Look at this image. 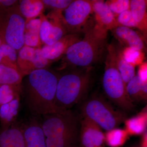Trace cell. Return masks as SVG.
Listing matches in <instances>:
<instances>
[{
	"mask_svg": "<svg viewBox=\"0 0 147 147\" xmlns=\"http://www.w3.org/2000/svg\"><path fill=\"white\" fill-rule=\"evenodd\" d=\"M59 76L47 68L34 70L24 76L21 93L32 117L38 118L56 113L55 102Z\"/></svg>",
	"mask_w": 147,
	"mask_h": 147,
	"instance_id": "1",
	"label": "cell"
},
{
	"mask_svg": "<svg viewBox=\"0 0 147 147\" xmlns=\"http://www.w3.org/2000/svg\"><path fill=\"white\" fill-rule=\"evenodd\" d=\"M108 31L95 24L85 33L84 37L68 48L63 57L60 69L68 66L92 68L107 50Z\"/></svg>",
	"mask_w": 147,
	"mask_h": 147,
	"instance_id": "2",
	"label": "cell"
},
{
	"mask_svg": "<svg viewBox=\"0 0 147 147\" xmlns=\"http://www.w3.org/2000/svg\"><path fill=\"white\" fill-rule=\"evenodd\" d=\"M40 121L47 147H76L79 143L80 121L71 110L42 116Z\"/></svg>",
	"mask_w": 147,
	"mask_h": 147,
	"instance_id": "3",
	"label": "cell"
},
{
	"mask_svg": "<svg viewBox=\"0 0 147 147\" xmlns=\"http://www.w3.org/2000/svg\"><path fill=\"white\" fill-rule=\"evenodd\" d=\"M92 69H73L59 76L55 102L56 113L70 110L82 100L89 88Z\"/></svg>",
	"mask_w": 147,
	"mask_h": 147,
	"instance_id": "4",
	"label": "cell"
},
{
	"mask_svg": "<svg viewBox=\"0 0 147 147\" xmlns=\"http://www.w3.org/2000/svg\"><path fill=\"white\" fill-rule=\"evenodd\" d=\"M115 47L113 44L107 46L102 87L108 99L123 111L130 112L134 109V105L129 97L126 86L118 69L116 60Z\"/></svg>",
	"mask_w": 147,
	"mask_h": 147,
	"instance_id": "5",
	"label": "cell"
},
{
	"mask_svg": "<svg viewBox=\"0 0 147 147\" xmlns=\"http://www.w3.org/2000/svg\"><path fill=\"white\" fill-rule=\"evenodd\" d=\"M84 117L89 119L106 131L117 128L127 119L124 111L116 110L100 96L93 95L82 107Z\"/></svg>",
	"mask_w": 147,
	"mask_h": 147,
	"instance_id": "6",
	"label": "cell"
},
{
	"mask_svg": "<svg viewBox=\"0 0 147 147\" xmlns=\"http://www.w3.org/2000/svg\"><path fill=\"white\" fill-rule=\"evenodd\" d=\"M67 34H80L89 30L88 25L93 13L92 1H72L67 8L57 11Z\"/></svg>",
	"mask_w": 147,
	"mask_h": 147,
	"instance_id": "7",
	"label": "cell"
},
{
	"mask_svg": "<svg viewBox=\"0 0 147 147\" xmlns=\"http://www.w3.org/2000/svg\"><path fill=\"white\" fill-rule=\"evenodd\" d=\"M18 4L0 12V33L4 42L17 51L24 45L26 20L19 11Z\"/></svg>",
	"mask_w": 147,
	"mask_h": 147,
	"instance_id": "8",
	"label": "cell"
},
{
	"mask_svg": "<svg viewBox=\"0 0 147 147\" xmlns=\"http://www.w3.org/2000/svg\"><path fill=\"white\" fill-rule=\"evenodd\" d=\"M51 63L42 56L40 48L24 45L18 51L17 67L19 71L24 76L34 70L47 68Z\"/></svg>",
	"mask_w": 147,
	"mask_h": 147,
	"instance_id": "9",
	"label": "cell"
},
{
	"mask_svg": "<svg viewBox=\"0 0 147 147\" xmlns=\"http://www.w3.org/2000/svg\"><path fill=\"white\" fill-rule=\"evenodd\" d=\"M39 31L40 41L44 45H50L67 34L57 11H53L47 16L41 14Z\"/></svg>",
	"mask_w": 147,
	"mask_h": 147,
	"instance_id": "10",
	"label": "cell"
},
{
	"mask_svg": "<svg viewBox=\"0 0 147 147\" xmlns=\"http://www.w3.org/2000/svg\"><path fill=\"white\" fill-rule=\"evenodd\" d=\"M105 142V134L97 124L86 117L80 121L79 147L102 146Z\"/></svg>",
	"mask_w": 147,
	"mask_h": 147,
	"instance_id": "11",
	"label": "cell"
},
{
	"mask_svg": "<svg viewBox=\"0 0 147 147\" xmlns=\"http://www.w3.org/2000/svg\"><path fill=\"white\" fill-rule=\"evenodd\" d=\"M80 34H67L50 45H44L40 48L41 54L51 62L63 57L69 48L82 39Z\"/></svg>",
	"mask_w": 147,
	"mask_h": 147,
	"instance_id": "12",
	"label": "cell"
},
{
	"mask_svg": "<svg viewBox=\"0 0 147 147\" xmlns=\"http://www.w3.org/2000/svg\"><path fill=\"white\" fill-rule=\"evenodd\" d=\"M21 127L25 147H47L45 136L38 118L32 117Z\"/></svg>",
	"mask_w": 147,
	"mask_h": 147,
	"instance_id": "13",
	"label": "cell"
},
{
	"mask_svg": "<svg viewBox=\"0 0 147 147\" xmlns=\"http://www.w3.org/2000/svg\"><path fill=\"white\" fill-rule=\"evenodd\" d=\"M92 8L96 25L108 31L119 26L117 19L105 2L92 1Z\"/></svg>",
	"mask_w": 147,
	"mask_h": 147,
	"instance_id": "14",
	"label": "cell"
},
{
	"mask_svg": "<svg viewBox=\"0 0 147 147\" xmlns=\"http://www.w3.org/2000/svg\"><path fill=\"white\" fill-rule=\"evenodd\" d=\"M111 31L116 38L126 47L141 52L144 49V40L141 36L133 29L118 26Z\"/></svg>",
	"mask_w": 147,
	"mask_h": 147,
	"instance_id": "15",
	"label": "cell"
},
{
	"mask_svg": "<svg viewBox=\"0 0 147 147\" xmlns=\"http://www.w3.org/2000/svg\"><path fill=\"white\" fill-rule=\"evenodd\" d=\"M21 94L17 95L0 107L1 129H5L14 124L21 106Z\"/></svg>",
	"mask_w": 147,
	"mask_h": 147,
	"instance_id": "16",
	"label": "cell"
},
{
	"mask_svg": "<svg viewBox=\"0 0 147 147\" xmlns=\"http://www.w3.org/2000/svg\"><path fill=\"white\" fill-rule=\"evenodd\" d=\"M0 147H25L21 126L15 124L0 131Z\"/></svg>",
	"mask_w": 147,
	"mask_h": 147,
	"instance_id": "17",
	"label": "cell"
},
{
	"mask_svg": "<svg viewBox=\"0 0 147 147\" xmlns=\"http://www.w3.org/2000/svg\"><path fill=\"white\" fill-rule=\"evenodd\" d=\"M125 129L130 136L142 135L146 131L147 126V106L134 117L127 118L124 121Z\"/></svg>",
	"mask_w": 147,
	"mask_h": 147,
	"instance_id": "18",
	"label": "cell"
},
{
	"mask_svg": "<svg viewBox=\"0 0 147 147\" xmlns=\"http://www.w3.org/2000/svg\"><path fill=\"white\" fill-rule=\"evenodd\" d=\"M147 1L145 0H131L129 7L139 30L145 34H146L147 30Z\"/></svg>",
	"mask_w": 147,
	"mask_h": 147,
	"instance_id": "19",
	"label": "cell"
},
{
	"mask_svg": "<svg viewBox=\"0 0 147 147\" xmlns=\"http://www.w3.org/2000/svg\"><path fill=\"white\" fill-rule=\"evenodd\" d=\"M18 6L20 13L26 20L40 16L45 8L42 0H21L19 1Z\"/></svg>",
	"mask_w": 147,
	"mask_h": 147,
	"instance_id": "20",
	"label": "cell"
},
{
	"mask_svg": "<svg viewBox=\"0 0 147 147\" xmlns=\"http://www.w3.org/2000/svg\"><path fill=\"white\" fill-rule=\"evenodd\" d=\"M116 62L120 74L124 83L126 86L128 82L135 76V66L125 59L123 51L115 47Z\"/></svg>",
	"mask_w": 147,
	"mask_h": 147,
	"instance_id": "21",
	"label": "cell"
},
{
	"mask_svg": "<svg viewBox=\"0 0 147 147\" xmlns=\"http://www.w3.org/2000/svg\"><path fill=\"white\" fill-rule=\"evenodd\" d=\"M24 76L16 69L0 65V86L3 85H21Z\"/></svg>",
	"mask_w": 147,
	"mask_h": 147,
	"instance_id": "22",
	"label": "cell"
},
{
	"mask_svg": "<svg viewBox=\"0 0 147 147\" xmlns=\"http://www.w3.org/2000/svg\"><path fill=\"white\" fill-rule=\"evenodd\" d=\"M105 142L110 147H121L127 142L129 135L125 129L115 128L106 131Z\"/></svg>",
	"mask_w": 147,
	"mask_h": 147,
	"instance_id": "23",
	"label": "cell"
},
{
	"mask_svg": "<svg viewBox=\"0 0 147 147\" xmlns=\"http://www.w3.org/2000/svg\"><path fill=\"white\" fill-rule=\"evenodd\" d=\"M18 51L6 43L0 47V65L6 66L18 70L17 61Z\"/></svg>",
	"mask_w": 147,
	"mask_h": 147,
	"instance_id": "24",
	"label": "cell"
},
{
	"mask_svg": "<svg viewBox=\"0 0 147 147\" xmlns=\"http://www.w3.org/2000/svg\"><path fill=\"white\" fill-rule=\"evenodd\" d=\"M143 83L137 75L131 79L126 86L127 93L132 102L141 101L142 86Z\"/></svg>",
	"mask_w": 147,
	"mask_h": 147,
	"instance_id": "25",
	"label": "cell"
},
{
	"mask_svg": "<svg viewBox=\"0 0 147 147\" xmlns=\"http://www.w3.org/2000/svg\"><path fill=\"white\" fill-rule=\"evenodd\" d=\"M21 93V85H3L0 86V107Z\"/></svg>",
	"mask_w": 147,
	"mask_h": 147,
	"instance_id": "26",
	"label": "cell"
},
{
	"mask_svg": "<svg viewBox=\"0 0 147 147\" xmlns=\"http://www.w3.org/2000/svg\"><path fill=\"white\" fill-rule=\"evenodd\" d=\"M105 2L115 17L116 15L117 17L120 13L129 10L130 7V1L129 0H109Z\"/></svg>",
	"mask_w": 147,
	"mask_h": 147,
	"instance_id": "27",
	"label": "cell"
},
{
	"mask_svg": "<svg viewBox=\"0 0 147 147\" xmlns=\"http://www.w3.org/2000/svg\"><path fill=\"white\" fill-rule=\"evenodd\" d=\"M116 19L119 26H123L130 28H137L139 29L138 25L134 20L129 9L120 13Z\"/></svg>",
	"mask_w": 147,
	"mask_h": 147,
	"instance_id": "28",
	"label": "cell"
},
{
	"mask_svg": "<svg viewBox=\"0 0 147 147\" xmlns=\"http://www.w3.org/2000/svg\"><path fill=\"white\" fill-rule=\"evenodd\" d=\"M24 43L25 46L33 48H40L41 42L40 38L39 32L25 30Z\"/></svg>",
	"mask_w": 147,
	"mask_h": 147,
	"instance_id": "29",
	"label": "cell"
},
{
	"mask_svg": "<svg viewBox=\"0 0 147 147\" xmlns=\"http://www.w3.org/2000/svg\"><path fill=\"white\" fill-rule=\"evenodd\" d=\"M45 7L52 9L55 11H61L71 3V0H42Z\"/></svg>",
	"mask_w": 147,
	"mask_h": 147,
	"instance_id": "30",
	"label": "cell"
},
{
	"mask_svg": "<svg viewBox=\"0 0 147 147\" xmlns=\"http://www.w3.org/2000/svg\"><path fill=\"white\" fill-rule=\"evenodd\" d=\"M123 53L125 60L135 66L142 61V56L141 51L126 47L123 51Z\"/></svg>",
	"mask_w": 147,
	"mask_h": 147,
	"instance_id": "31",
	"label": "cell"
},
{
	"mask_svg": "<svg viewBox=\"0 0 147 147\" xmlns=\"http://www.w3.org/2000/svg\"><path fill=\"white\" fill-rule=\"evenodd\" d=\"M40 15L35 18L26 19L25 23V30L39 32L41 24Z\"/></svg>",
	"mask_w": 147,
	"mask_h": 147,
	"instance_id": "32",
	"label": "cell"
},
{
	"mask_svg": "<svg viewBox=\"0 0 147 147\" xmlns=\"http://www.w3.org/2000/svg\"><path fill=\"white\" fill-rule=\"evenodd\" d=\"M19 1L0 0V12L4 11L18 4Z\"/></svg>",
	"mask_w": 147,
	"mask_h": 147,
	"instance_id": "33",
	"label": "cell"
},
{
	"mask_svg": "<svg viewBox=\"0 0 147 147\" xmlns=\"http://www.w3.org/2000/svg\"><path fill=\"white\" fill-rule=\"evenodd\" d=\"M147 64L145 63L139 67L137 76L143 82L147 83Z\"/></svg>",
	"mask_w": 147,
	"mask_h": 147,
	"instance_id": "34",
	"label": "cell"
},
{
	"mask_svg": "<svg viewBox=\"0 0 147 147\" xmlns=\"http://www.w3.org/2000/svg\"><path fill=\"white\" fill-rule=\"evenodd\" d=\"M131 147H147V146L143 144L142 143L140 142L139 145H137L136 146H133Z\"/></svg>",
	"mask_w": 147,
	"mask_h": 147,
	"instance_id": "35",
	"label": "cell"
},
{
	"mask_svg": "<svg viewBox=\"0 0 147 147\" xmlns=\"http://www.w3.org/2000/svg\"><path fill=\"white\" fill-rule=\"evenodd\" d=\"M4 42L2 36L1 35L0 33V47H1V45H2L3 43Z\"/></svg>",
	"mask_w": 147,
	"mask_h": 147,
	"instance_id": "36",
	"label": "cell"
},
{
	"mask_svg": "<svg viewBox=\"0 0 147 147\" xmlns=\"http://www.w3.org/2000/svg\"><path fill=\"white\" fill-rule=\"evenodd\" d=\"M103 147L102 146H100V147Z\"/></svg>",
	"mask_w": 147,
	"mask_h": 147,
	"instance_id": "37",
	"label": "cell"
}]
</instances>
